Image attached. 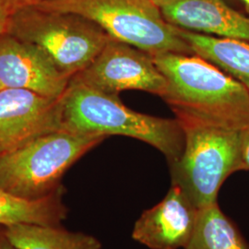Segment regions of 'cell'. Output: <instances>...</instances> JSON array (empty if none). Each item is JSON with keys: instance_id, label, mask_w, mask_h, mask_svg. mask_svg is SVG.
Instances as JSON below:
<instances>
[{"instance_id": "cell-1", "label": "cell", "mask_w": 249, "mask_h": 249, "mask_svg": "<svg viewBox=\"0 0 249 249\" xmlns=\"http://www.w3.org/2000/svg\"><path fill=\"white\" fill-rule=\"evenodd\" d=\"M167 80L161 97L178 121L242 131L249 126V93L240 82L197 54L153 56Z\"/></svg>"}, {"instance_id": "cell-2", "label": "cell", "mask_w": 249, "mask_h": 249, "mask_svg": "<svg viewBox=\"0 0 249 249\" xmlns=\"http://www.w3.org/2000/svg\"><path fill=\"white\" fill-rule=\"evenodd\" d=\"M61 122L62 129L72 133L139 140L160 151L169 164L184 150V131L177 119L138 113L125 107L119 95L89 87L74 77L61 98Z\"/></svg>"}, {"instance_id": "cell-3", "label": "cell", "mask_w": 249, "mask_h": 249, "mask_svg": "<svg viewBox=\"0 0 249 249\" xmlns=\"http://www.w3.org/2000/svg\"><path fill=\"white\" fill-rule=\"evenodd\" d=\"M40 9L74 13L89 18L112 39L150 53L195 54L163 18L160 9L149 0H46Z\"/></svg>"}, {"instance_id": "cell-4", "label": "cell", "mask_w": 249, "mask_h": 249, "mask_svg": "<svg viewBox=\"0 0 249 249\" xmlns=\"http://www.w3.org/2000/svg\"><path fill=\"white\" fill-rule=\"evenodd\" d=\"M106 138L65 129L45 134L0 156V189L25 199H39L61 189L65 173Z\"/></svg>"}, {"instance_id": "cell-5", "label": "cell", "mask_w": 249, "mask_h": 249, "mask_svg": "<svg viewBox=\"0 0 249 249\" xmlns=\"http://www.w3.org/2000/svg\"><path fill=\"white\" fill-rule=\"evenodd\" d=\"M6 33L42 48L70 78L85 70L112 39L89 18L37 7L10 13Z\"/></svg>"}, {"instance_id": "cell-6", "label": "cell", "mask_w": 249, "mask_h": 249, "mask_svg": "<svg viewBox=\"0 0 249 249\" xmlns=\"http://www.w3.org/2000/svg\"><path fill=\"white\" fill-rule=\"evenodd\" d=\"M185 145L170 163L171 185L180 187L198 210L217 202L225 180L238 172L240 131L178 121Z\"/></svg>"}, {"instance_id": "cell-7", "label": "cell", "mask_w": 249, "mask_h": 249, "mask_svg": "<svg viewBox=\"0 0 249 249\" xmlns=\"http://www.w3.org/2000/svg\"><path fill=\"white\" fill-rule=\"evenodd\" d=\"M74 78L89 87L116 95L126 89H139L161 98L167 89V80L151 54L114 39Z\"/></svg>"}, {"instance_id": "cell-8", "label": "cell", "mask_w": 249, "mask_h": 249, "mask_svg": "<svg viewBox=\"0 0 249 249\" xmlns=\"http://www.w3.org/2000/svg\"><path fill=\"white\" fill-rule=\"evenodd\" d=\"M60 129L61 98H48L27 89L0 90V156Z\"/></svg>"}, {"instance_id": "cell-9", "label": "cell", "mask_w": 249, "mask_h": 249, "mask_svg": "<svg viewBox=\"0 0 249 249\" xmlns=\"http://www.w3.org/2000/svg\"><path fill=\"white\" fill-rule=\"evenodd\" d=\"M71 80L39 46L6 32L0 34V81L4 88L60 99Z\"/></svg>"}, {"instance_id": "cell-10", "label": "cell", "mask_w": 249, "mask_h": 249, "mask_svg": "<svg viewBox=\"0 0 249 249\" xmlns=\"http://www.w3.org/2000/svg\"><path fill=\"white\" fill-rule=\"evenodd\" d=\"M198 211L180 187L171 185L160 202L136 221L132 238L150 249H185L195 231Z\"/></svg>"}, {"instance_id": "cell-11", "label": "cell", "mask_w": 249, "mask_h": 249, "mask_svg": "<svg viewBox=\"0 0 249 249\" xmlns=\"http://www.w3.org/2000/svg\"><path fill=\"white\" fill-rule=\"evenodd\" d=\"M174 26L249 44V17L224 0H175L160 8Z\"/></svg>"}, {"instance_id": "cell-12", "label": "cell", "mask_w": 249, "mask_h": 249, "mask_svg": "<svg viewBox=\"0 0 249 249\" xmlns=\"http://www.w3.org/2000/svg\"><path fill=\"white\" fill-rule=\"evenodd\" d=\"M177 33L190 45L195 54L231 75L249 93V44L201 35L179 27H177Z\"/></svg>"}, {"instance_id": "cell-13", "label": "cell", "mask_w": 249, "mask_h": 249, "mask_svg": "<svg viewBox=\"0 0 249 249\" xmlns=\"http://www.w3.org/2000/svg\"><path fill=\"white\" fill-rule=\"evenodd\" d=\"M3 234L17 249H101L92 235L71 231L58 225L19 223L6 226Z\"/></svg>"}, {"instance_id": "cell-14", "label": "cell", "mask_w": 249, "mask_h": 249, "mask_svg": "<svg viewBox=\"0 0 249 249\" xmlns=\"http://www.w3.org/2000/svg\"><path fill=\"white\" fill-rule=\"evenodd\" d=\"M62 189L39 199H25L0 189V225L19 223L58 225L66 219Z\"/></svg>"}, {"instance_id": "cell-15", "label": "cell", "mask_w": 249, "mask_h": 249, "mask_svg": "<svg viewBox=\"0 0 249 249\" xmlns=\"http://www.w3.org/2000/svg\"><path fill=\"white\" fill-rule=\"evenodd\" d=\"M185 249H249V243L216 202L198 211L195 231Z\"/></svg>"}, {"instance_id": "cell-16", "label": "cell", "mask_w": 249, "mask_h": 249, "mask_svg": "<svg viewBox=\"0 0 249 249\" xmlns=\"http://www.w3.org/2000/svg\"><path fill=\"white\" fill-rule=\"evenodd\" d=\"M238 171H249V126L240 131Z\"/></svg>"}, {"instance_id": "cell-17", "label": "cell", "mask_w": 249, "mask_h": 249, "mask_svg": "<svg viewBox=\"0 0 249 249\" xmlns=\"http://www.w3.org/2000/svg\"><path fill=\"white\" fill-rule=\"evenodd\" d=\"M46 0H0V10L9 12V14L17 9L34 7Z\"/></svg>"}, {"instance_id": "cell-18", "label": "cell", "mask_w": 249, "mask_h": 249, "mask_svg": "<svg viewBox=\"0 0 249 249\" xmlns=\"http://www.w3.org/2000/svg\"><path fill=\"white\" fill-rule=\"evenodd\" d=\"M9 15L10 14L9 12H6L4 10H0V34L6 32Z\"/></svg>"}, {"instance_id": "cell-19", "label": "cell", "mask_w": 249, "mask_h": 249, "mask_svg": "<svg viewBox=\"0 0 249 249\" xmlns=\"http://www.w3.org/2000/svg\"><path fill=\"white\" fill-rule=\"evenodd\" d=\"M0 249H17L10 242H9L5 235L2 233H0Z\"/></svg>"}, {"instance_id": "cell-20", "label": "cell", "mask_w": 249, "mask_h": 249, "mask_svg": "<svg viewBox=\"0 0 249 249\" xmlns=\"http://www.w3.org/2000/svg\"><path fill=\"white\" fill-rule=\"evenodd\" d=\"M149 1H151L152 3H154L155 5H157L159 8H161V7H163V6H165L169 3H172L175 0H149Z\"/></svg>"}, {"instance_id": "cell-21", "label": "cell", "mask_w": 249, "mask_h": 249, "mask_svg": "<svg viewBox=\"0 0 249 249\" xmlns=\"http://www.w3.org/2000/svg\"><path fill=\"white\" fill-rule=\"evenodd\" d=\"M239 1L243 4L244 8L246 9V12L249 17V0H239Z\"/></svg>"}, {"instance_id": "cell-22", "label": "cell", "mask_w": 249, "mask_h": 249, "mask_svg": "<svg viewBox=\"0 0 249 249\" xmlns=\"http://www.w3.org/2000/svg\"><path fill=\"white\" fill-rule=\"evenodd\" d=\"M4 89V86H3V84H2V82H1V81H0V90H1V89Z\"/></svg>"}]
</instances>
